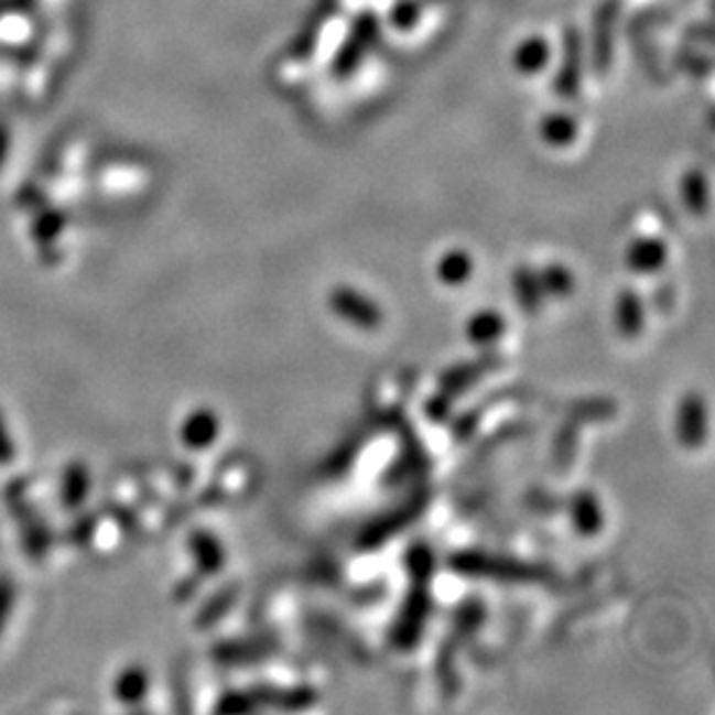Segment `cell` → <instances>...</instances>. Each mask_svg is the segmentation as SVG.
Here are the masks:
<instances>
[{
  "label": "cell",
  "instance_id": "obj_3",
  "mask_svg": "<svg viewBox=\"0 0 715 715\" xmlns=\"http://www.w3.org/2000/svg\"><path fill=\"white\" fill-rule=\"evenodd\" d=\"M570 523L574 533L586 540L603 533L607 517L603 502H599V498L591 489H579L570 498Z\"/></svg>",
  "mask_w": 715,
  "mask_h": 715
},
{
  "label": "cell",
  "instance_id": "obj_2",
  "mask_svg": "<svg viewBox=\"0 0 715 715\" xmlns=\"http://www.w3.org/2000/svg\"><path fill=\"white\" fill-rule=\"evenodd\" d=\"M676 437L687 449L704 447L708 437V410L702 394L690 391L676 408Z\"/></svg>",
  "mask_w": 715,
  "mask_h": 715
},
{
  "label": "cell",
  "instance_id": "obj_9",
  "mask_svg": "<svg viewBox=\"0 0 715 715\" xmlns=\"http://www.w3.org/2000/svg\"><path fill=\"white\" fill-rule=\"evenodd\" d=\"M191 553L204 574H218L225 565V551L220 540L212 533H204V530H197L191 538Z\"/></svg>",
  "mask_w": 715,
  "mask_h": 715
},
{
  "label": "cell",
  "instance_id": "obj_5",
  "mask_svg": "<svg viewBox=\"0 0 715 715\" xmlns=\"http://www.w3.org/2000/svg\"><path fill=\"white\" fill-rule=\"evenodd\" d=\"M669 260V248L658 237H639L626 250V264L635 275H656Z\"/></svg>",
  "mask_w": 715,
  "mask_h": 715
},
{
  "label": "cell",
  "instance_id": "obj_7",
  "mask_svg": "<svg viewBox=\"0 0 715 715\" xmlns=\"http://www.w3.org/2000/svg\"><path fill=\"white\" fill-rule=\"evenodd\" d=\"M507 329V319L496 308H479L466 319V338L475 348H491Z\"/></svg>",
  "mask_w": 715,
  "mask_h": 715
},
{
  "label": "cell",
  "instance_id": "obj_8",
  "mask_svg": "<svg viewBox=\"0 0 715 715\" xmlns=\"http://www.w3.org/2000/svg\"><path fill=\"white\" fill-rule=\"evenodd\" d=\"M475 273V260L468 250L452 248L435 262V279L445 288H464Z\"/></svg>",
  "mask_w": 715,
  "mask_h": 715
},
{
  "label": "cell",
  "instance_id": "obj_10",
  "mask_svg": "<svg viewBox=\"0 0 715 715\" xmlns=\"http://www.w3.org/2000/svg\"><path fill=\"white\" fill-rule=\"evenodd\" d=\"M514 288H517L514 294H517V302H519L521 311L528 315L540 313L546 296L542 292L538 273H533V269H528V267H519L514 271Z\"/></svg>",
  "mask_w": 715,
  "mask_h": 715
},
{
  "label": "cell",
  "instance_id": "obj_11",
  "mask_svg": "<svg viewBox=\"0 0 715 715\" xmlns=\"http://www.w3.org/2000/svg\"><path fill=\"white\" fill-rule=\"evenodd\" d=\"M538 279H540L544 296H549V299H567L574 294V288H576L574 273L570 271V267L561 264V262H551V264L542 267Z\"/></svg>",
  "mask_w": 715,
  "mask_h": 715
},
{
  "label": "cell",
  "instance_id": "obj_6",
  "mask_svg": "<svg viewBox=\"0 0 715 715\" xmlns=\"http://www.w3.org/2000/svg\"><path fill=\"white\" fill-rule=\"evenodd\" d=\"M614 327L616 334L635 340L643 334L646 327V306L639 292L635 290H620L614 302Z\"/></svg>",
  "mask_w": 715,
  "mask_h": 715
},
{
  "label": "cell",
  "instance_id": "obj_1",
  "mask_svg": "<svg viewBox=\"0 0 715 715\" xmlns=\"http://www.w3.org/2000/svg\"><path fill=\"white\" fill-rule=\"evenodd\" d=\"M329 308L340 322L359 332H376L384 322V313L376 299L353 285H336L329 292Z\"/></svg>",
  "mask_w": 715,
  "mask_h": 715
},
{
  "label": "cell",
  "instance_id": "obj_12",
  "mask_svg": "<svg viewBox=\"0 0 715 715\" xmlns=\"http://www.w3.org/2000/svg\"><path fill=\"white\" fill-rule=\"evenodd\" d=\"M147 687H149V676L144 669L130 667L117 681V695L121 702H140L144 700Z\"/></svg>",
  "mask_w": 715,
  "mask_h": 715
},
{
  "label": "cell",
  "instance_id": "obj_4",
  "mask_svg": "<svg viewBox=\"0 0 715 715\" xmlns=\"http://www.w3.org/2000/svg\"><path fill=\"white\" fill-rule=\"evenodd\" d=\"M220 420L212 408H195L181 424V443L188 449L204 452L218 443Z\"/></svg>",
  "mask_w": 715,
  "mask_h": 715
}]
</instances>
